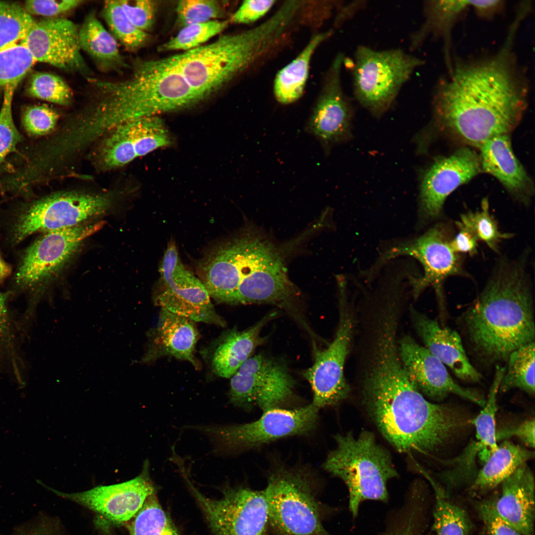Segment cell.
I'll use <instances>...</instances> for the list:
<instances>
[{"instance_id":"obj_1","label":"cell","mask_w":535,"mask_h":535,"mask_svg":"<svg viewBox=\"0 0 535 535\" xmlns=\"http://www.w3.org/2000/svg\"><path fill=\"white\" fill-rule=\"evenodd\" d=\"M516 31L510 29L493 55L452 64L436 85L429 127L415 138L426 148L436 131L479 148L487 140L509 135L527 105L528 85L513 51Z\"/></svg>"},{"instance_id":"obj_2","label":"cell","mask_w":535,"mask_h":535,"mask_svg":"<svg viewBox=\"0 0 535 535\" xmlns=\"http://www.w3.org/2000/svg\"><path fill=\"white\" fill-rule=\"evenodd\" d=\"M361 368L362 392L368 412L398 451L434 453L465 426L464 417L455 409L425 398L396 351H380Z\"/></svg>"},{"instance_id":"obj_3","label":"cell","mask_w":535,"mask_h":535,"mask_svg":"<svg viewBox=\"0 0 535 535\" xmlns=\"http://www.w3.org/2000/svg\"><path fill=\"white\" fill-rule=\"evenodd\" d=\"M281 250L257 230L246 228L207 252L199 266L200 279L217 302L275 305L300 323L305 309L287 276Z\"/></svg>"},{"instance_id":"obj_4","label":"cell","mask_w":535,"mask_h":535,"mask_svg":"<svg viewBox=\"0 0 535 535\" xmlns=\"http://www.w3.org/2000/svg\"><path fill=\"white\" fill-rule=\"evenodd\" d=\"M522 259L500 261L462 317L472 349L482 362L507 361L513 351L535 342L531 285Z\"/></svg>"},{"instance_id":"obj_5","label":"cell","mask_w":535,"mask_h":535,"mask_svg":"<svg viewBox=\"0 0 535 535\" xmlns=\"http://www.w3.org/2000/svg\"><path fill=\"white\" fill-rule=\"evenodd\" d=\"M96 101L84 121L94 139L137 118L190 107L203 99L167 58L139 61L131 76L112 82L87 77Z\"/></svg>"},{"instance_id":"obj_6","label":"cell","mask_w":535,"mask_h":535,"mask_svg":"<svg viewBox=\"0 0 535 535\" xmlns=\"http://www.w3.org/2000/svg\"><path fill=\"white\" fill-rule=\"evenodd\" d=\"M294 23L291 11L281 6L254 28L167 58L205 99L270 55L286 41Z\"/></svg>"},{"instance_id":"obj_7","label":"cell","mask_w":535,"mask_h":535,"mask_svg":"<svg viewBox=\"0 0 535 535\" xmlns=\"http://www.w3.org/2000/svg\"><path fill=\"white\" fill-rule=\"evenodd\" d=\"M335 439L336 447L327 456L323 468L347 485L353 516L357 515L363 501L387 500V483L398 476L388 451L369 431L357 437L352 432L338 434Z\"/></svg>"},{"instance_id":"obj_8","label":"cell","mask_w":535,"mask_h":535,"mask_svg":"<svg viewBox=\"0 0 535 535\" xmlns=\"http://www.w3.org/2000/svg\"><path fill=\"white\" fill-rule=\"evenodd\" d=\"M353 89L357 101L380 116L392 105L402 86L424 61L400 49L376 51L360 46L355 53Z\"/></svg>"},{"instance_id":"obj_9","label":"cell","mask_w":535,"mask_h":535,"mask_svg":"<svg viewBox=\"0 0 535 535\" xmlns=\"http://www.w3.org/2000/svg\"><path fill=\"white\" fill-rule=\"evenodd\" d=\"M311 487L305 478L287 472L269 478L264 490L268 524L277 535H331Z\"/></svg>"},{"instance_id":"obj_10","label":"cell","mask_w":535,"mask_h":535,"mask_svg":"<svg viewBox=\"0 0 535 535\" xmlns=\"http://www.w3.org/2000/svg\"><path fill=\"white\" fill-rule=\"evenodd\" d=\"M319 410L312 403L294 410L275 408L264 411L259 419L249 423L191 428L209 436L217 452H230L309 432L316 426Z\"/></svg>"},{"instance_id":"obj_11","label":"cell","mask_w":535,"mask_h":535,"mask_svg":"<svg viewBox=\"0 0 535 535\" xmlns=\"http://www.w3.org/2000/svg\"><path fill=\"white\" fill-rule=\"evenodd\" d=\"M112 203L111 196L106 194L62 192L50 195L21 213L13 226V240L18 242L36 232L78 225L104 214Z\"/></svg>"},{"instance_id":"obj_12","label":"cell","mask_w":535,"mask_h":535,"mask_svg":"<svg viewBox=\"0 0 535 535\" xmlns=\"http://www.w3.org/2000/svg\"><path fill=\"white\" fill-rule=\"evenodd\" d=\"M295 380L285 363L264 354L252 356L231 377L229 402L245 410L279 408L294 395Z\"/></svg>"},{"instance_id":"obj_13","label":"cell","mask_w":535,"mask_h":535,"mask_svg":"<svg viewBox=\"0 0 535 535\" xmlns=\"http://www.w3.org/2000/svg\"><path fill=\"white\" fill-rule=\"evenodd\" d=\"M160 279L155 293L156 305L194 321L224 326L205 286L182 263L177 248L170 243L160 268Z\"/></svg>"},{"instance_id":"obj_14","label":"cell","mask_w":535,"mask_h":535,"mask_svg":"<svg viewBox=\"0 0 535 535\" xmlns=\"http://www.w3.org/2000/svg\"><path fill=\"white\" fill-rule=\"evenodd\" d=\"M339 295V320L335 337L325 348L314 351L313 364L303 372L313 391L312 404L318 409L336 404L346 398L350 391L344 368L355 322L346 294Z\"/></svg>"},{"instance_id":"obj_15","label":"cell","mask_w":535,"mask_h":535,"mask_svg":"<svg viewBox=\"0 0 535 535\" xmlns=\"http://www.w3.org/2000/svg\"><path fill=\"white\" fill-rule=\"evenodd\" d=\"M214 535H268L264 490L227 487L219 499L200 493L186 478Z\"/></svg>"},{"instance_id":"obj_16","label":"cell","mask_w":535,"mask_h":535,"mask_svg":"<svg viewBox=\"0 0 535 535\" xmlns=\"http://www.w3.org/2000/svg\"><path fill=\"white\" fill-rule=\"evenodd\" d=\"M440 225H435L419 237L401 243L385 252L376 266L399 256H407L416 259L422 265L424 273L420 277L410 278L412 294L419 297L426 288L433 286L443 308L442 285L445 279L453 275H465L459 254L450 246V240Z\"/></svg>"},{"instance_id":"obj_17","label":"cell","mask_w":535,"mask_h":535,"mask_svg":"<svg viewBox=\"0 0 535 535\" xmlns=\"http://www.w3.org/2000/svg\"><path fill=\"white\" fill-rule=\"evenodd\" d=\"M103 222L46 232L25 252L15 277L21 290L36 292L44 281L60 269L87 237L96 232Z\"/></svg>"},{"instance_id":"obj_18","label":"cell","mask_w":535,"mask_h":535,"mask_svg":"<svg viewBox=\"0 0 535 535\" xmlns=\"http://www.w3.org/2000/svg\"><path fill=\"white\" fill-rule=\"evenodd\" d=\"M344 59L342 53L333 59L305 126V131L319 142L326 155L333 147L351 136L353 107L343 91L341 79Z\"/></svg>"},{"instance_id":"obj_19","label":"cell","mask_w":535,"mask_h":535,"mask_svg":"<svg viewBox=\"0 0 535 535\" xmlns=\"http://www.w3.org/2000/svg\"><path fill=\"white\" fill-rule=\"evenodd\" d=\"M60 497L81 505L114 524L126 523L136 515L156 488L149 474V462L141 473L123 482L99 485L86 491L64 493L49 487Z\"/></svg>"},{"instance_id":"obj_20","label":"cell","mask_w":535,"mask_h":535,"mask_svg":"<svg viewBox=\"0 0 535 535\" xmlns=\"http://www.w3.org/2000/svg\"><path fill=\"white\" fill-rule=\"evenodd\" d=\"M481 171L480 155L468 147L436 158L425 172L420 184L421 218L431 220L438 217L447 197Z\"/></svg>"},{"instance_id":"obj_21","label":"cell","mask_w":535,"mask_h":535,"mask_svg":"<svg viewBox=\"0 0 535 535\" xmlns=\"http://www.w3.org/2000/svg\"><path fill=\"white\" fill-rule=\"evenodd\" d=\"M21 42L36 61L89 76L81 53L79 30L71 20L53 17L34 21Z\"/></svg>"},{"instance_id":"obj_22","label":"cell","mask_w":535,"mask_h":535,"mask_svg":"<svg viewBox=\"0 0 535 535\" xmlns=\"http://www.w3.org/2000/svg\"><path fill=\"white\" fill-rule=\"evenodd\" d=\"M398 344L401 359L423 395L439 401L450 394H454L484 406L486 400L481 394L456 383L446 366L413 337L405 335Z\"/></svg>"},{"instance_id":"obj_23","label":"cell","mask_w":535,"mask_h":535,"mask_svg":"<svg viewBox=\"0 0 535 535\" xmlns=\"http://www.w3.org/2000/svg\"><path fill=\"white\" fill-rule=\"evenodd\" d=\"M171 143L168 130L159 117L137 118L111 131L101 149V161L107 168L122 166Z\"/></svg>"},{"instance_id":"obj_24","label":"cell","mask_w":535,"mask_h":535,"mask_svg":"<svg viewBox=\"0 0 535 535\" xmlns=\"http://www.w3.org/2000/svg\"><path fill=\"white\" fill-rule=\"evenodd\" d=\"M500 484V494L486 500L493 512L523 535H535V480L527 463Z\"/></svg>"},{"instance_id":"obj_25","label":"cell","mask_w":535,"mask_h":535,"mask_svg":"<svg viewBox=\"0 0 535 535\" xmlns=\"http://www.w3.org/2000/svg\"><path fill=\"white\" fill-rule=\"evenodd\" d=\"M411 317L416 332L425 347L459 378L477 382L482 376L469 360L459 334L411 308Z\"/></svg>"},{"instance_id":"obj_26","label":"cell","mask_w":535,"mask_h":535,"mask_svg":"<svg viewBox=\"0 0 535 535\" xmlns=\"http://www.w3.org/2000/svg\"><path fill=\"white\" fill-rule=\"evenodd\" d=\"M198 338L194 321L160 308L157 324L149 332L143 361L150 362L169 356L189 361L196 367L194 353Z\"/></svg>"},{"instance_id":"obj_27","label":"cell","mask_w":535,"mask_h":535,"mask_svg":"<svg viewBox=\"0 0 535 535\" xmlns=\"http://www.w3.org/2000/svg\"><path fill=\"white\" fill-rule=\"evenodd\" d=\"M479 149L482 171L495 177L516 199L528 203L534 184L514 154L509 135L494 136Z\"/></svg>"},{"instance_id":"obj_28","label":"cell","mask_w":535,"mask_h":535,"mask_svg":"<svg viewBox=\"0 0 535 535\" xmlns=\"http://www.w3.org/2000/svg\"><path fill=\"white\" fill-rule=\"evenodd\" d=\"M273 311L242 331L232 329L216 341L211 357V367L217 376L231 377L266 340L261 335L264 327L277 315Z\"/></svg>"},{"instance_id":"obj_29","label":"cell","mask_w":535,"mask_h":535,"mask_svg":"<svg viewBox=\"0 0 535 535\" xmlns=\"http://www.w3.org/2000/svg\"><path fill=\"white\" fill-rule=\"evenodd\" d=\"M471 0H427L424 4L425 20L410 37V48L420 47L429 36L440 37L444 41V52L448 70L450 58L452 29L457 20L471 6Z\"/></svg>"},{"instance_id":"obj_30","label":"cell","mask_w":535,"mask_h":535,"mask_svg":"<svg viewBox=\"0 0 535 535\" xmlns=\"http://www.w3.org/2000/svg\"><path fill=\"white\" fill-rule=\"evenodd\" d=\"M534 455L532 451L504 440L478 472L470 487L471 492L482 494L493 489Z\"/></svg>"},{"instance_id":"obj_31","label":"cell","mask_w":535,"mask_h":535,"mask_svg":"<svg viewBox=\"0 0 535 535\" xmlns=\"http://www.w3.org/2000/svg\"><path fill=\"white\" fill-rule=\"evenodd\" d=\"M22 327L9 309L6 296L0 291V374L7 375L20 387L26 382Z\"/></svg>"},{"instance_id":"obj_32","label":"cell","mask_w":535,"mask_h":535,"mask_svg":"<svg viewBox=\"0 0 535 535\" xmlns=\"http://www.w3.org/2000/svg\"><path fill=\"white\" fill-rule=\"evenodd\" d=\"M331 34L332 31H328L314 35L298 56L278 72L274 81L273 93L279 103L290 104L301 97L312 56L319 46Z\"/></svg>"},{"instance_id":"obj_33","label":"cell","mask_w":535,"mask_h":535,"mask_svg":"<svg viewBox=\"0 0 535 535\" xmlns=\"http://www.w3.org/2000/svg\"><path fill=\"white\" fill-rule=\"evenodd\" d=\"M81 50L105 71H119L127 67L116 40L103 26L95 12L89 13L79 30Z\"/></svg>"},{"instance_id":"obj_34","label":"cell","mask_w":535,"mask_h":535,"mask_svg":"<svg viewBox=\"0 0 535 535\" xmlns=\"http://www.w3.org/2000/svg\"><path fill=\"white\" fill-rule=\"evenodd\" d=\"M505 371V368L496 367L487 400L479 414L470 421L476 428V440L468 448L478 456L483 463L498 447L495 424L497 395Z\"/></svg>"},{"instance_id":"obj_35","label":"cell","mask_w":535,"mask_h":535,"mask_svg":"<svg viewBox=\"0 0 535 535\" xmlns=\"http://www.w3.org/2000/svg\"><path fill=\"white\" fill-rule=\"evenodd\" d=\"M422 474L428 480L435 492L433 524L435 535H471L473 524L467 511L451 501L426 471Z\"/></svg>"},{"instance_id":"obj_36","label":"cell","mask_w":535,"mask_h":535,"mask_svg":"<svg viewBox=\"0 0 535 535\" xmlns=\"http://www.w3.org/2000/svg\"><path fill=\"white\" fill-rule=\"evenodd\" d=\"M507 367L499 391L519 388L532 396L535 394V342L513 351L507 360Z\"/></svg>"},{"instance_id":"obj_37","label":"cell","mask_w":535,"mask_h":535,"mask_svg":"<svg viewBox=\"0 0 535 535\" xmlns=\"http://www.w3.org/2000/svg\"><path fill=\"white\" fill-rule=\"evenodd\" d=\"M128 529L130 535H180L155 493L147 499Z\"/></svg>"},{"instance_id":"obj_38","label":"cell","mask_w":535,"mask_h":535,"mask_svg":"<svg viewBox=\"0 0 535 535\" xmlns=\"http://www.w3.org/2000/svg\"><path fill=\"white\" fill-rule=\"evenodd\" d=\"M102 16L111 34L127 49L133 50L143 46L148 39L146 32L136 27L125 14L119 0L105 1Z\"/></svg>"},{"instance_id":"obj_39","label":"cell","mask_w":535,"mask_h":535,"mask_svg":"<svg viewBox=\"0 0 535 535\" xmlns=\"http://www.w3.org/2000/svg\"><path fill=\"white\" fill-rule=\"evenodd\" d=\"M469 229L478 240L484 242L495 252H498V245L504 239L511 238L512 233H502L498 229L497 223L490 213L489 203L487 198L482 200L481 208L476 212L469 211L461 215L458 221Z\"/></svg>"},{"instance_id":"obj_40","label":"cell","mask_w":535,"mask_h":535,"mask_svg":"<svg viewBox=\"0 0 535 535\" xmlns=\"http://www.w3.org/2000/svg\"><path fill=\"white\" fill-rule=\"evenodd\" d=\"M34 22L19 5L0 1V50L20 42Z\"/></svg>"},{"instance_id":"obj_41","label":"cell","mask_w":535,"mask_h":535,"mask_svg":"<svg viewBox=\"0 0 535 535\" xmlns=\"http://www.w3.org/2000/svg\"><path fill=\"white\" fill-rule=\"evenodd\" d=\"M36 62L21 42L0 50V87L18 85Z\"/></svg>"},{"instance_id":"obj_42","label":"cell","mask_w":535,"mask_h":535,"mask_svg":"<svg viewBox=\"0 0 535 535\" xmlns=\"http://www.w3.org/2000/svg\"><path fill=\"white\" fill-rule=\"evenodd\" d=\"M229 21L212 20L186 26L178 34L160 47V51H188L201 46L214 36L223 31Z\"/></svg>"},{"instance_id":"obj_43","label":"cell","mask_w":535,"mask_h":535,"mask_svg":"<svg viewBox=\"0 0 535 535\" xmlns=\"http://www.w3.org/2000/svg\"><path fill=\"white\" fill-rule=\"evenodd\" d=\"M28 92L32 96L60 105H67L72 100V91L60 76L47 72L33 75Z\"/></svg>"},{"instance_id":"obj_44","label":"cell","mask_w":535,"mask_h":535,"mask_svg":"<svg viewBox=\"0 0 535 535\" xmlns=\"http://www.w3.org/2000/svg\"><path fill=\"white\" fill-rule=\"evenodd\" d=\"M176 20L182 28L207 22L222 17V4L214 0H182L176 7Z\"/></svg>"},{"instance_id":"obj_45","label":"cell","mask_w":535,"mask_h":535,"mask_svg":"<svg viewBox=\"0 0 535 535\" xmlns=\"http://www.w3.org/2000/svg\"><path fill=\"white\" fill-rule=\"evenodd\" d=\"M17 86L10 85L4 88L3 102L0 110V165L5 157L15 150L21 138L12 114V101Z\"/></svg>"},{"instance_id":"obj_46","label":"cell","mask_w":535,"mask_h":535,"mask_svg":"<svg viewBox=\"0 0 535 535\" xmlns=\"http://www.w3.org/2000/svg\"><path fill=\"white\" fill-rule=\"evenodd\" d=\"M58 118L57 113L45 106H33L28 107L23 115V124L31 134L43 135L54 128Z\"/></svg>"},{"instance_id":"obj_47","label":"cell","mask_w":535,"mask_h":535,"mask_svg":"<svg viewBox=\"0 0 535 535\" xmlns=\"http://www.w3.org/2000/svg\"><path fill=\"white\" fill-rule=\"evenodd\" d=\"M126 16L138 29L146 32L153 25L156 4L150 0H120Z\"/></svg>"},{"instance_id":"obj_48","label":"cell","mask_w":535,"mask_h":535,"mask_svg":"<svg viewBox=\"0 0 535 535\" xmlns=\"http://www.w3.org/2000/svg\"><path fill=\"white\" fill-rule=\"evenodd\" d=\"M80 0H35L25 1V10L30 13L53 18L78 6Z\"/></svg>"},{"instance_id":"obj_49","label":"cell","mask_w":535,"mask_h":535,"mask_svg":"<svg viewBox=\"0 0 535 535\" xmlns=\"http://www.w3.org/2000/svg\"><path fill=\"white\" fill-rule=\"evenodd\" d=\"M475 507L488 535H523L498 517L493 512L486 500L477 503Z\"/></svg>"},{"instance_id":"obj_50","label":"cell","mask_w":535,"mask_h":535,"mask_svg":"<svg viewBox=\"0 0 535 535\" xmlns=\"http://www.w3.org/2000/svg\"><path fill=\"white\" fill-rule=\"evenodd\" d=\"M275 0H245L231 16L229 22L236 24H250L267 14Z\"/></svg>"},{"instance_id":"obj_51","label":"cell","mask_w":535,"mask_h":535,"mask_svg":"<svg viewBox=\"0 0 535 535\" xmlns=\"http://www.w3.org/2000/svg\"><path fill=\"white\" fill-rule=\"evenodd\" d=\"M519 438L527 446L535 447V419L527 420L514 426L504 428L496 430V440L505 439L511 436Z\"/></svg>"},{"instance_id":"obj_52","label":"cell","mask_w":535,"mask_h":535,"mask_svg":"<svg viewBox=\"0 0 535 535\" xmlns=\"http://www.w3.org/2000/svg\"><path fill=\"white\" fill-rule=\"evenodd\" d=\"M459 232L456 236L450 241V246L456 253H468L471 255L477 252L479 241L476 236L467 228L458 221L456 222Z\"/></svg>"},{"instance_id":"obj_53","label":"cell","mask_w":535,"mask_h":535,"mask_svg":"<svg viewBox=\"0 0 535 535\" xmlns=\"http://www.w3.org/2000/svg\"><path fill=\"white\" fill-rule=\"evenodd\" d=\"M472 6L477 15L483 18H491L503 8V0H471Z\"/></svg>"},{"instance_id":"obj_54","label":"cell","mask_w":535,"mask_h":535,"mask_svg":"<svg viewBox=\"0 0 535 535\" xmlns=\"http://www.w3.org/2000/svg\"><path fill=\"white\" fill-rule=\"evenodd\" d=\"M13 535H56L50 524L45 521L29 523L15 532Z\"/></svg>"},{"instance_id":"obj_55","label":"cell","mask_w":535,"mask_h":535,"mask_svg":"<svg viewBox=\"0 0 535 535\" xmlns=\"http://www.w3.org/2000/svg\"><path fill=\"white\" fill-rule=\"evenodd\" d=\"M365 1H354L348 4L341 3L339 7V12L337 17L338 24L344 22L354 16L357 11L365 7Z\"/></svg>"},{"instance_id":"obj_56","label":"cell","mask_w":535,"mask_h":535,"mask_svg":"<svg viewBox=\"0 0 535 535\" xmlns=\"http://www.w3.org/2000/svg\"><path fill=\"white\" fill-rule=\"evenodd\" d=\"M9 273V267L3 260L0 253V281L3 280Z\"/></svg>"}]
</instances>
